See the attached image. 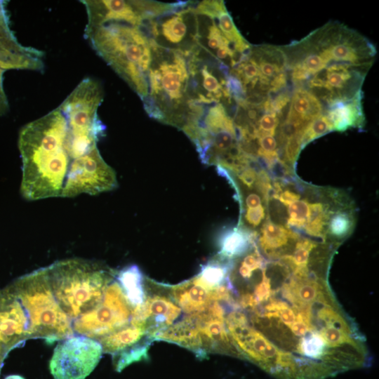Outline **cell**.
Returning a JSON list of instances; mask_svg holds the SVG:
<instances>
[{"instance_id":"1","label":"cell","mask_w":379,"mask_h":379,"mask_svg":"<svg viewBox=\"0 0 379 379\" xmlns=\"http://www.w3.org/2000/svg\"><path fill=\"white\" fill-rule=\"evenodd\" d=\"M293 248L266 255L254 244L232 262L225 320L239 357L276 379H329L368 366L365 338L328 284L331 259L300 263Z\"/></svg>"},{"instance_id":"2","label":"cell","mask_w":379,"mask_h":379,"mask_svg":"<svg viewBox=\"0 0 379 379\" xmlns=\"http://www.w3.org/2000/svg\"><path fill=\"white\" fill-rule=\"evenodd\" d=\"M20 193L28 201L61 197L72 161L65 118L58 107L24 126L19 133Z\"/></svg>"},{"instance_id":"3","label":"cell","mask_w":379,"mask_h":379,"mask_svg":"<svg viewBox=\"0 0 379 379\" xmlns=\"http://www.w3.org/2000/svg\"><path fill=\"white\" fill-rule=\"evenodd\" d=\"M292 89L340 64L371 67L375 46L364 36L338 21H329L298 41L280 46Z\"/></svg>"},{"instance_id":"4","label":"cell","mask_w":379,"mask_h":379,"mask_svg":"<svg viewBox=\"0 0 379 379\" xmlns=\"http://www.w3.org/2000/svg\"><path fill=\"white\" fill-rule=\"evenodd\" d=\"M84 36L141 100L147 96L152 51L149 38L138 25L87 14Z\"/></svg>"},{"instance_id":"5","label":"cell","mask_w":379,"mask_h":379,"mask_svg":"<svg viewBox=\"0 0 379 379\" xmlns=\"http://www.w3.org/2000/svg\"><path fill=\"white\" fill-rule=\"evenodd\" d=\"M43 268L53 299L72 333L74 323L102 302L117 274L103 264L81 258L60 260Z\"/></svg>"},{"instance_id":"6","label":"cell","mask_w":379,"mask_h":379,"mask_svg":"<svg viewBox=\"0 0 379 379\" xmlns=\"http://www.w3.org/2000/svg\"><path fill=\"white\" fill-rule=\"evenodd\" d=\"M149 42L152 60L144 108L151 118L182 130L191 102L186 58L179 51L163 48L152 39Z\"/></svg>"},{"instance_id":"7","label":"cell","mask_w":379,"mask_h":379,"mask_svg":"<svg viewBox=\"0 0 379 379\" xmlns=\"http://www.w3.org/2000/svg\"><path fill=\"white\" fill-rule=\"evenodd\" d=\"M103 91L96 80L84 79L58 106L67 126V142L72 159L83 156L95 147L105 133L98 109Z\"/></svg>"},{"instance_id":"8","label":"cell","mask_w":379,"mask_h":379,"mask_svg":"<svg viewBox=\"0 0 379 379\" xmlns=\"http://www.w3.org/2000/svg\"><path fill=\"white\" fill-rule=\"evenodd\" d=\"M10 285L27 316L29 338H43L53 342L72 335L66 317L53 299L44 268L25 274Z\"/></svg>"},{"instance_id":"9","label":"cell","mask_w":379,"mask_h":379,"mask_svg":"<svg viewBox=\"0 0 379 379\" xmlns=\"http://www.w3.org/2000/svg\"><path fill=\"white\" fill-rule=\"evenodd\" d=\"M188 70L190 102L205 105L233 103L227 86L230 68L199 46L185 58Z\"/></svg>"},{"instance_id":"10","label":"cell","mask_w":379,"mask_h":379,"mask_svg":"<svg viewBox=\"0 0 379 379\" xmlns=\"http://www.w3.org/2000/svg\"><path fill=\"white\" fill-rule=\"evenodd\" d=\"M134 310L115 276L107 286L102 302L74 323L72 327L73 335H84L99 342L130 324Z\"/></svg>"},{"instance_id":"11","label":"cell","mask_w":379,"mask_h":379,"mask_svg":"<svg viewBox=\"0 0 379 379\" xmlns=\"http://www.w3.org/2000/svg\"><path fill=\"white\" fill-rule=\"evenodd\" d=\"M194 3L179 11L153 19L143 18L140 27L149 39L159 46L180 51L187 57L198 46L197 14Z\"/></svg>"},{"instance_id":"12","label":"cell","mask_w":379,"mask_h":379,"mask_svg":"<svg viewBox=\"0 0 379 379\" xmlns=\"http://www.w3.org/2000/svg\"><path fill=\"white\" fill-rule=\"evenodd\" d=\"M101 344L91 338L74 335L61 340L54 349L49 369L54 379H85L98 365Z\"/></svg>"},{"instance_id":"13","label":"cell","mask_w":379,"mask_h":379,"mask_svg":"<svg viewBox=\"0 0 379 379\" xmlns=\"http://www.w3.org/2000/svg\"><path fill=\"white\" fill-rule=\"evenodd\" d=\"M115 171L102 159L97 147L72 159L61 197L72 198L81 194L96 195L117 187Z\"/></svg>"},{"instance_id":"14","label":"cell","mask_w":379,"mask_h":379,"mask_svg":"<svg viewBox=\"0 0 379 379\" xmlns=\"http://www.w3.org/2000/svg\"><path fill=\"white\" fill-rule=\"evenodd\" d=\"M145 302L135 308L131 324L145 327L154 340L157 332L178 321L182 310L171 295L167 284L145 278Z\"/></svg>"},{"instance_id":"15","label":"cell","mask_w":379,"mask_h":379,"mask_svg":"<svg viewBox=\"0 0 379 379\" xmlns=\"http://www.w3.org/2000/svg\"><path fill=\"white\" fill-rule=\"evenodd\" d=\"M29 338L25 310L11 285L0 291V366L8 353Z\"/></svg>"},{"instance_id":"16","label":"cell","mask_w":379,"mask_h":379,"mask_svg":"<svg viewBox=\"0 0 379 379\" xmlns=\"http://www.w3.org/2000/svg\"><path fill=\"white\" fill-rule=\"evenodd\" d=\"M44 58L42 51L18 42L10 28L5 3L0 1V69L42 72Z\"/></svg>"},{"instance_id":"17","label":"cell","mask_w":379,"mask_h":379,"mask_svg":"<svg viewBox=\"0 0 379 379\" xmlns=\"http://www.w3.org/2000/svg\"><path fill=\"white\" fill-rule=\"evenodd\" d=\"M167 286L175 302L187 315L204 311L221 298V286L211 288L202 283L197 275L177 285Z\"/></svg>"},{"instance_id":"18","label":"cell","mask_w":379,"mask_h":379,"mask_svg":"<svg viewBox=\"0 0 379 379\" xmlns=\"http://www.w3.org/2000/svg\"><path fill=\"white\" fill-rule=\"evenodd\" d=\"M197 14L214 18L224 36L233 46L234 51L243 56L250 49V44L241 35L234 23L223 1H202L194 6Z\"/></svg>"},{"instance_id":"19","label":"cell","mask_w":379,"mask_h":379,"mask_svg":"<svg viewBox=\"0 0 379 379\" xmlns=\"http://www.w3.org/2000/svg\"><path fill=\"white\" fill-rule=\"evenodd\" d=\"M362 98L361 91L350 100L335 102L324 109L333 131L342 132L350 128L361 129L364 126Z\"/></svg>"},{"instance_id":"20","label":"cell","mask_w":379,"mask_h":379,"mask_svg":"<svg viewBox=\"0 0 379 379\" xmlns=\"http://www.w3.org/2000/svg\"><path fill=\"white\" fill-rule=\"evenodd\" d=\"M324 111L321 102L302 88L292 89L291 97L284 120L306 127Z\"/></svg>"},{"instance_id":"21","label":"cell","mask_w":379,"mask_h":379,"mask_svg":"<svg viewBox=\"0 0 379 379\" xmlns=\"http://www.w3.org/2000/svg\"><path fill=\"white\" fill-rule=\"evenodd\" d=\"M148 337L145 327L131 323L102 338L99 343L102 345L103 352L113 356L133 347Z\"/></svg>"},{"instance_id":"22","label":"cell","mask_w":379,"mask_h":379,"mask_svg":"<svg viewBox=\"0 0 379 379\" xmlns=\"http://www.w3.org/2000/svg\"><path fill=\"white\" fill-rule=\"evenodd\" d=\"M116 279L131 306L136 308L145 302V277L137 265H131L117 271Z\"/></svg>"},{"instance_id":"23","label":"cell","mask_w":379,"mask_h":379,"mask_svg":"<svg viewBox=\"0 0 379 379\" xmlns=\"http://www.w3.org/2000/svg\"><path fill=\"white\" fill-rule=\"evenodd\" d=\"M255 234L241 226L223 231L218 239V254L229 259L243 255L253 243Z\"/></svg>"},{"instance_id":"24","label":"cell","mask_w":379,"mask_h":379,"mask_svg":"<svg viewBox=\"0 0 379 379\" xmlns=\"http://www.w3.org/2000/svg\"><path fill=\"white\" fill-rule=\"evenodd\" d=\"M356 223L354 207L341 208L333 211L329 216L326 235L328 241L340 245L351 235Z\"/></svg>"},{"instance_id":"25","label":"cell","mask_w":379,"mask_h":379,"mask_svg":"<svg viewBox=\"0 0 379 379\" xmlns=\"http://www.w3.org/2000/svg\"><path fill=\"white\" fill-rule=\"evenodd\" d=\"M154 340L147 338L138 344L112 356L113 364L117 371L120 372L130 364L149 359L148 350Z\"/></svg>"},{"instance_id":"26","label":"cell","mask_w":379,"mask_h":379,"mask_svg":"<svg viewBox=\"0 0 379 379\" xmlns=\"http://www.w3.org/2000/svg\"><path fill=\"white\" fill-rule=\"evenodd\" d=\"M331 131H333L331 126L323 112L304 129L301 138L302 149L311 141Z\"/></svg>"},{"instance_id":"27","label":"cell","mask_w":379,"mask_h":379,"mask_svg":"<svg viewBox=\"0 0 379 379\" xmlns=\"http://www.w3.org/2000/svg\"><path fill=\"white\" fill-rule=\"evenodd\" d=\"M4 70L0 69V115L5 114L8 109V102L3 86V74Z\"/></svg>"},{"instance_id":"28","label":"cell","mask_w":379,"mask_h":379,"mask_svg":"<svg viewBox=\"0 0 379 379\" xmlns=\"http://www.w3.org/2000/svg\"><path fill=\"white\" fill-rule=\"evenodd\" d=\"M4 379H25L22 376L19 375H10L6 376Z\"/></svg>"}]
</instances>
